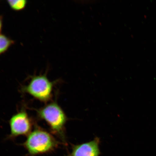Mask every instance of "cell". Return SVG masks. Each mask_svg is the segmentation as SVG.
Returning a JSON list of instances; mask_svg holds the SVG:
<instances>
[{
    "instance_id": "obj_1",
    "label": "cell",
    "mask_w": 156,
    "mask_h": 156,
    "mask_svg": "<svg viewBox=\"0 0 156 156\" xmlns=\"http://www.w3.org/2000/svg\"><path fill=\"white\" fill-rule=\"evenodd\" d=\"M58 142L51 134L36 128L28 136L23 146L29 154L34 156L50 153L58 147Z\"/></svg>"
},
{
    "instance_id": "obj_2",
    "label": "cell",
    "mask_w": 156,
    "mask_h": 156,
    "mask_svg": "<svg viewBox=\"0 0 156 156\" xmlns=\"http://www.w3.org/2000/svg\"><path fill=\"white\" fill-rule=\"evenodd\" d=\"M38 116L45 122L54 133L61 138L65 143L64 128L67 117L61 107L56 102H53L37 110Z\"/></svg>"
},
{
    "instance_id": "obj_3",
    "label": "cell",
    "mask_w": 156,
    "mask_h": 156,
    "mask_svg": "<svg viewBox=\"0 0 156 156\" xmlns=\"http://www.w3.org/2000/svg\"><path fill=\"white\" fill-rule=\"evenodd\" d=\"M55 83L51 81L46 74L35 75L31 77L28 85L22 87L21 91L41 102L46 103L52 98Z\"/></svg>"
},
{
    "instance_id": "obj_4",
    "label": "cell",
    "mask_w": 156,
    "mask_h": 156,
    "mask_svg": "<svg viewBox=\"0 0 156 156\" xmlns=\"http://www.w3.org/2000/svg\"><path fill=\"white\" fill-rule=\"evenodd\" d=\"M9 137L13 138L20 136H28L32 129V122L27 113L21 110L16 113L9 120Z\"/></svg>"
},
{
    "instance_id": "obj_5",
    "label": "cell",
    "mask_w": 156,
    "mask_h": 156,
    "mask_svg": "<svg viewBox=\"0 0 156 156\" xmlns=\"http://www.w3.org/2000/svg\"><path fill=\"white\" fill-rule=\"evenodd\" d=\"M99 144L100 140L96 138L86 143L73 145L72 152L67 156H99L101 153Z\"/></svg>"
},
{
    "instance_id": "obj_6",
    "label": "cell",
    "mask_w": 156,
    "mask_h": 156,
    "mask_svg": "<svg viewBox=\"0 0 156 156\" xmlns=\"http://www.w3.org/2000/svg\"><path fill=\"white\" fill-rule=\"evenodd\" d=\"M13 43V41L4 35L0 34V55L5 52Z\"/></svg>"
},
{
    "instance_id": "obj_7",
    "label": "cell",
    "mask_w": 156,
    "mask_h": 156,
    "mask_svg": "<svg viewBox=\"0 0 156 156\" xmlns=\"http://www.w3.org/2000/svg\"><path fill=\"white\" fill-rule=\"evenodd\" d=\"M11 8L15 11L21 10L26 7L27 1L25 0L8 1H7Z\"/></svg>"
},
{
    "instance_id": "obj_8",
    "label": "cell",
    "mask_w": 156,
    "mask_h": 156,
    "mask_svg": "<svg viewBox=\"0 0 156 156\" xmlns=\"http://www.w3.org/2000/svg\"><path fill=\"white\" fill-rule=\"evenodd\" d=\"M2 27V17L0 16V32H1Z\"/></svg>"
}]
</instances>
